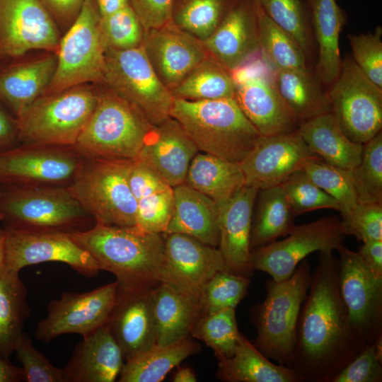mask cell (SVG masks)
Masks as SVG:
<instances>
[{
    "instance_id": "obj_1",
    "label": "cell",
    "mask_w": 382,
    "mask_h": 382,
    "mask_svg": "<svg viewBox=\"0 0 382 382\" xmlns=\"http://www.w3.org/2000/svg\"><path fill=\"white\" fill-rule=\"evenodd\" d=\"M337 274V257L333 252H319L300 311L289 365L303 382H330L364 349L352 330Z\"/></svg>"
},
{
    "instance_id": "obj_2",
    "label": "cell",
    "mask_w": 382,
    "mask_h": 382,
    "mask_svg": "<svg viewBox=\"0 0 382 382\" xmlns=\"http://www.w3.org/2000/svg\"><path fill=\"white\" fill-rule=\"evenodd\" d=\"M69 234L97 261L100 270L116 277L119 286L161 282L165 248L163 233L148 232L136 225L120 226L95 222L88 229Z\"/></svg>"
},
{
    "instance_id": "obj_3",
    "label": "cell",
    "mask_w": 382,
    "mask_h": 382,
    "mask_svg": "<svg viewBox=\"0 0 382 382\" xmlns=\"http://www.w3.org/2000/svg\"><path fill=\"white\" fill-rule=\"evenodd\" d=\"M199 151L240 163L260 136L234 98H175L170 112Z\"/></svg>"
},
{
    "instance_id": "obj_4",
    "label": "cell",
    "mask_w": 382,
    "mask_h": 382,
    "mask_svg": "<svg viewBox=\"0 0 382 382\" xmlns=\"http://www.w3.org/2000/svg\"><path fill=\"white\" fill-rule=\"evenodd\" d=\"M311 267L302 260L292 275L265 284V300L254 306L251 318L257 331L254 345L268 359L289 367L296 342L297 322L311 280Z\"/></svg>"
},
{
    "instance_id": "obj_5",
    "label": "cell",
    "mask_w": 382,
    "mask_h": 382,
    "mask_svg": "<svg viewBox=\"0 0 382 382\" xmlns=\"http://www.w3.org/2000/svg\"><path fill=\"white\" fill-rule=\"evenodd\" d=\"M98 93L94 110L74 146L85 158L137 159L153 125L110 88Z\"/></svg>"
},
{
    "instance_id": "obj_6",
    "label": "cell",
    "mask_w": 382,
    "mask_h": 382,
    "mask_svg": "<svg viewBox=\"0 0 382 382\" xmlns=\"http://www.w3.org/2000/svg\"><path fill=\"white\" fill-rule=\"evenodd\" d=\"M88 84L42 94L16 117L21 144L74 146L98 101Z\"/></svg>"
},
{
    "instance_id": "obj_7",
    "label": "cell",
    "mask_w": 382,
    "mask_h": 382,
    "mask_svg": "<svg viewBox=\"0 0 382 382\" xmlns=\"http://www.w3.org/2000/svg\"><path fill=\"white\" fill-rule=\"evenodd\" d=\"M132 161L84 157L67 187L95 222L136 225L137 203L129 180Z\"/></svg>"
},
{
    "instance_id": "obj_8",
    "label": "cell",
    "mask_w": 382,
    "mask_h": 382,
    "mask_svg": "<svg viewBox=\"0 0 382 382\" xmlns=\"http://www.w3.org/2000/svg\"><path fill=\"white\" fill-rule=\"evenodd\" d=\"M0 215L5 227L65 232L91 228L93 219L67 187L1 185Z\"/></svg>"
},
{
    "instance_id": "obj_9",
    "label": "cell",
    "mask_w": 382,
    "mask_h": 382,
    "mask_svg": "<svg viewBox=\"0 0 382 382\" xmlns=\"http://www.w3.org/2000/svg\"><path fill=\"white\" fill-rule=\"evenodd\" d=\"M103 82L134 106L152 125L170 116L174 98L157 76L142 45L105 51Z\"/></svg>"
},
{
    "instance_id": "obj_10",
    "label": "cell",
    "mask_w": 382,
    "mask_h": 382,
    "mask_svg": "<svg viewBox=\"0 0 382 382\" xmlns=\"http://www.w3.org/2000/svg\"><path fill=\"white\" fill-rule=\"evenodd\" d=\"M100 16L93 0H85L73 24L61 37L54 74L42 94L103 82L105 47Z\"/></svg>"
},
{
    "instance_id": "obj_11",
    "label": "cell",
    "mask_w": 382,
    "mask_h": 382,
    "mask_svg": "<svg viewBox=\"0 0 382 382\" xmlns=\"http://www.w3.org/2000/svg\"><path fill=\"white\" fill-rule=\"evenodd\" d=\"M327 95L330 112L352 141L365 144L382 128V88L371 82L352 58L342 61Z\"/></svg>"
},
{
    "instance_id": "obj_12",
    "label": "cell",
    "mask_w": 382,
    "mask_h": 382,
    "mask_svg": "<svg viewBox=\"0 0 382 382\" xmlns=\"http://www.w3.org/2000/svg\"><path fill=\"white\" fill-rule=\"evenodd\" d=\"M83 158L74 146L17 144L0 151V185L68 187Z\"/></svg>"
},
{
    "instance_id": "obj_13",
    "label": "cell",
    "mask_w": 382,
    "mask_h": 382,
    "mask_svg": "<svg viewBox=\"0 0 382 382\" xmlns=\"http://www.w3.org/2000/svg\"><path fill=\"white\" fill-rule=\"evenodd\" d=\"M288 236L251 251L253 270L269 274L276 282L290 277L299 264L313 252H333L347 236L341 220L327 216L294 226Z\"/></svg>"
},
{
    "instance_id": "obj_14",
    "label": "cell",
    "mask_w": 382,
    "mask_h": 382,
    "mask_svg": "<svg viewBox=\"0 0 382 382\" xmlns=\"http://www.w3.org/2000/svg\"><path fill=\"white\" fill-rule=\"evenodd\" d=\"M338 258V286L352 330L363 347L382 332V278L364 263L357 252L342 244Z\"/></svg>"
},
{
    "instance_id": "obj_15",
    "label": "cell",
    "mask_w": 382,
    "mask_h": 382,
    "mask_svg": "<svg viewBox=\"0 0 382 382\" xmlns=\"http://www.w3.org/2000/svg\"><path fill=\"white\" fill-rule=\"evenodd\" d=\"M4 266L20 272L29 265L46 262L68 265L88 278L100 270L97 261L69 233L54 230H27L4 227Z\"/></svg>"
},
{
    "instance_id": "obj_16",
    "label": "cell",
    "mask_w": 382,
    "mask_h": 382,
    "mask_svg": "<svg viewBox=\"0 0 382 382\" xmlns=\"http://www.w3.org/2000/svg\"><path fill=\"white\" fill-rule=\"evenodd\" d=\"M61 37L41 0H0V65L33 50L57 53Z\"/></svg>"
},
{
    "instance_id": "obj_17",
    "label": "cell",
    "mask_w": 382,
    "mask_h": 382,
    "mask_svg": "<svg viewBox=\"0 0 382 382\" xmlns=\"http://www.w3.org/2000/svg\"><path fill=\"white\" fill-rule=\"evenodd\" d=\"M115 281L86 292H65L50 301L47 314L37 325L35 336L49 342L63 334L86 337L106 324L114 306Z\"/></svg>"
},
{
    "instance_id": "obj_18",
    "label": "cell",
    "mask_w": 382,
    "mask_h": 382,
    "mask_svg": "<svg viewBox=\"0 0 382 382\" xmlns=\"http://www.w3.org/2000/svg\"><path fill=\"white\" fill-rule=\"evenodd\" d=\"M316 157L318 156L311 151L296 130L278 135H260L239 166L245 185L262 190L281 185Z\"/></svg>"
},
{
    "instance_id": "obj_19",
    "label": "cell",
    "mask_w": 382,
    "mask_h": 382,
    "mask_svg": "<svg viewBox=\"0 0 382 382\" xmlns=\"http://www.w3.org/2000/svg\"><path fill=\"white\" fill-rule=\"evenodd\" d=\"M156 285L117 286L115 302L106 325L121 348L125 361L156 344Z\"/></svg>"
},
{
    "instance_id": "obj_20",
    "label": "cell",
    "mask_w": 382,
    "mask_h": 382,
    "mask_svg": "<svg viewBox=\"0 0 382 382\" xmlns=\"http://www.w3.org/2000/svg\"><path fill=\"white\" fill-rule=\"evenodd\" d=\"M142 46L157 76L170 92L209 56L202 42L173 21L145 31Z\"/></svg>"
},
{
    "instance_id": "obj_21",
    "label": "cell",
    "mask_w": 382,
    "mask_h": 382,
    "mask_svg": "<svg viewBox=\"0 0 382 382\" xmlns=\"http://www.w3.org/2000/svg\"><path fill=\"white\" fill-rule=\"evenodd\" d=\"M161 282L195 291L219 271L228 270L217 247L183 233H163Z\"/></svg>"
},
{
    "instance_id": "obj_22",
    "label": "cell",
    "mask_w": 382,
    "mask_h": 382,
    "mask_svg": "<svg viewBox=\"0 0 382 382\" xmlns=\"http://www.w3.org/2000/svg\"><path fill=\"white\" fill-rule=\"evenodd\" d=\"M203 45L229 72L261 54L255 0H236Z\"/></svg>"
},
{
    "instance_id": "obj_23",
    "label": "cell",
    "mask_w": 382,
    "mask_h": 382,
    "mask_svg": "<svg viewBox=\"0 0 382 382\" xmlns=\"http://www.w3.org/2000/svg\"><path fill=\"white\" fill-rule=\"evenodd\" d=\"M259 190L244 185L229 199L218 204L220 250L228 271L250 277V231L253 208Z\"/></svg>"
},
{
    "instance_id": "obj_24",
    "label": "cell",
    "mask_w": 382,
    "mask_h": 382,
    "mask_svg": "<svg viewBox=\"0 0 382 382\" xmlns=\"http://www.w3.org/2000/svg\"><path fill=\"white\" fill-rule=\"evenodd\" d=\"M198 152L180 124L169 117L151 127L135 160L175 187L185 183L190 164Z\"/></svg>"
},
{
    "instance_id": "obj_25",
    "label": "cell",
    "mask_w": 382,
    "mask_h": 382,
    "mask_svg": "<svg viewBox=\"0 0 382 382\" xmlns=\"http://www.w3.org/2000/svg\"><path fill=\"white\" fill-rule=\"evenodd\" d=\"M234 85V99L260 135L297 130L299 122L277 91L273 79L254 76Z\"/></svg>"
},
{
    "instance_id": "obj_26",
    "label": "cell",
    "mask_w": 382,
    "mask_h": 382,
    "mask_svg": "<svg viewBox=\"0 0 382 382\" xmlns=\"http://www.w3.org/2000/svg\"><path fill=\"white\" fill-rule=\"evenodd\" d=\"M23 57L0 65V101L16 117L42 95L57 64L56 52Z\"/></svg>"
},
{
    "instance_id": "obj_27",
    "label": "cell",
    "mask_w": 382,
    "mask_h": 382,
    "mask_svg": "<svg viewBox=\"0 0 382 382\" xmlns=\"http://www.w3.org/2000/svg\"><path fill=\"white\" fill-rule=\"evenodd\" d=\"M122 352L106 324L83 337L63 368L65 382H113L124 365Z\"/></svg>"
},
{
    "instance_id": "obj_28",
    "label": "cell",
    "mask_w": 382,
    "mask_h": 382,
    "mask_svg": "<svg viewBox=\"0 0 382 382\" xmlns=\"http://www.w3.org/2000/svg\"><path fill=\"white\" fill-rule=\"evenodd\" d=\"M202 314L199 291L163 282L156 285V344L168 345L190 336Z\"/></svg>"
},
{
    "instance_id": "obj_29",
    "label": "cell",
    "mask_w": 382,
    "mask_h": 382,
    "mask_svg": "<svg viewBox=\"0 0 382 382\" xmlns=\"http://www.w3.org/2000/svg\"><path fill=\"white\" fill-rule=\"evenodd\" d=\"M129 180L137 203L136 226L164 233L173 213V187L137 160L132 162Z\"/></svg>"
},
{
    "instance_id": "obj_30",
    "label": "cell",
    "mask_w": 382,
    "mask_h": 382,
    "mask_svg": "<svg viewBox=\"0 0 382 382\" xmlns=\"http://www.w3.org/2000/svg\"><path fill=\"white\" fill-rule=\"evenodd\" d=\"M173 213L164 233L186 234L218 248V204L185 183L173 187Z\"/></svg>"
},
{
    "instance_id": "obj_31",
    "label": "cell",
    "mask_w": 382,
    "mask_h": 382,
    "mask_svg": "<svg viewBox=\"0 0 382 382\" xmlns=\"http://www.w3.org/2000/svg\"><path fill=\"white\" fill-rule=\"evenodd\" d=\"M297 131L311 151L330 164L351 170L360 161L363 144L350 140L330 112L299 122Z\"/></svg>"
},
{
    "instance_id": "obj_32",
    "label": "cell",
    "mask_w": 382,
    "mask_h": 382,
    "mask_svg": "<svg viewBox=\"0 0 382 382\" xmlns=\"http://www.w3.org/2000/svg\"><path fill=\"white\" fill-rule=\"evenodd\" d=\"M306 4L318 47L317 76L325 83H332L341 69L339 43L345 13L336 0H307Z\"/></svg>"
},
{
    "instance_id": "obj_33",
    "label": "cell",
    "mask_w": 382,
    "mask_h": 382,
    "mask_svg": "<svg viewBox=\"0 0 382 382\" xmlns=\"http://www.w3.org/2000/svg\"><path fill=\"white\" fill-rule=\"evenodd\" d=\"M216 376L225 382H303L290 367L270 361L243 334L233 356L219 361Z\"/></svg>"
},
{
    "instance_id": "obj_34",
    "label": "cell",
    "mask_w": 382,
    "mask_h": 382,
    "mask_svg": "<svg viewBox=\"0 0 382 382\" xmlns=\"http://www.w3.org/2000/svg\"><path fill=\"white\" fill-rule=\"evenodd\" d=\"M185 183L217 204L229 199L245 185L239 163L203 152L192 160Z\"/></svg>"
},
{
    "instance_id": "obj_35",
    "label": "cell",
    "mask_w": 382,
    "mask_h": 382,
    "mask_svg": "<svg viewBox=\"0 0 382 382\" xmlns=\"http://www.w3.org/2000/svg\"><path fill=\"white\" fill-rule=\"evenodd\" d=\"M199 350L190 336L168 345L154 346L124 364L120 382H159L174 367Z\"/></svg>"
},
{
    "instance_id": "obj_36",
    "label": "cell",
    "mask_w": 382,
    "mask_h": 382,
    "mask_svg": "<svg viewBox=\"0 0 382 382\" xmlns=\"http://www.w3.org/2000/svg\"><path fill=\"white\" fill-rule=\"evenodd\" d=\"M27 289L19 272L5 266L0 268V355L8 359L31 309L27 301Z\"/></svg>"
},
{
    "instance_id": "obj_37",
    "label": "cell",
    "mask_w": 382,
    "mask_h": 382,
    "mask_svg": "<svg viewBox=\"0 0 382 382\" xmlns=\"http://www.w3.org/2000/svg\"><path fill=\"white\" fill-rule=\"evenodd\" d=\"M257 197L250 231L251 251L286 236L295 226L296 216L280 185L259 190Z\"/></svg>"
},
{
    "instance_id": "obj_38",
    "label": "cell",
    "mask_w": 382,
    "mask_h": 382,
    "mask_svg": "<svg viewBox=\"0 0 382 382\" xmlns=\"http://www.w3.org/2000/svg\"><path fill=\"white\" fill-rule=\"evenodd\" d=\"M317 78L308 69L274 71V84L299 122L330 112Z\"/></svg>"
},
{
    "instance_id": "obj_39",
    "label": "cell",
    "mask_w": 382,
    "mask_h": 382,
    "mask_svg": "<svg viewBox=\"0 0 382 382\" xmlns=\"http://www.w3.org/2000/svg\"><path fill=\"white\" fill-rule=\"evenodd\" d=\"M258 41L264 60L273 71L307 69L306 57L297 42L275 24L255 0Z\"/></svg>"
},
{
    "instance_id": "obj_40",
    "label": "cell",
    "mask_w": 382,
    "mask_h": 382,
    "mask_svg": "<svg viewBox=\"0 0 382 382\" xmlns=\"http://www.w3.org/2000/svg\"><path fill=\"white\" fill-rule=\"evenodd\" d=\"M171 93L175 98L187 100L234 98L235 85L229 71L209 55Z\"/></svg>"
},
{
    "instance_id": "obj_41",
    "label": "cell",
    "mask_w": 382,
    "mask_h": 382,
    "mask_svg": "<svg viewBox=\"0 0 382 382\" xmlns=\"http://www.w3.org/2000/svg\"><path fill=\"white\" fill-rule=\"evenodd\" d=\"M236 0H175L172 21L203 42L215 31Z\"/></svg>"
},
{
    "instance_id": "obj_42",
    "label": "cell",
    "mask_w": 382,
    "mask_h": 382,
    "mask_svg": "<svg viewBox=\"0 0 382 382\" xmlns=\"http://www.w3.org/2000/svg\"><path fill=\"white\" fill-rule=\"evenodd\" d=\"M241 335L233 308L202 314L190 334L211 347L219 361L233 356Z\"/></svg>"
},
{
    "instance_id": "obj_43",
    "label": "cell",
    "mask_w": 382,
    "mask_h": 382,
    "mask_svg": "<svg viewBox=\"0 0 382 382\" xmlns=\"http://www.w3.org/2000/svg\"><path fill=\"white\" fill-rule=\"evenodd\" d=\"M262 11L275 24L289 33L308 59L313 39L309 11L302 0H255Z\"/></svg>"
},
{
    "instance_id": "obj_44",
    "label": "cell",
    "mask_w": 382,
    "mask_h": 382,
    "mask_svg": "<svg viewBox=\"0 0 382 382\" xmlns=\"http://www.w3.org/2000/svg\"><path fill=\"white\" fill-rule=\"evenodd\" d=\"M359 204H382V133L363 144L359 163L350 170Z\"/></svg>"
},
{
    "instance_id": "obj_45",
    "label": "cell",
    "mask_w": 382,
    "mask_h": 382,
    "mask_svg": "<svg viewBox=\"0 0 382 382\" xmlns=\"http://www.w3.org/2000/svg\"><path fill=\"white\" fill-rule=\"evenodd\" d=\"M303 170L339 203L342 219L347 218L358 204L350 170L330 164L319 157L308 160Z\"/></svg>"
},
{
    "instance_id": "obj_46",
    "label": "cell",
    "mask_w": 382,
    "mask_h": 382,
    "mask_svg": "<svg viewBox=\"0 0 382 382\" xmlns=\"http://www.w3.org/2000/svg\"><path fill=\"white\" fill-rule=\"evenodd\" d=\"M250 279L228 270L219 271L199 289L202 313L236 308L247 294Z\"/></svg>"
},
{
    "instance_id": "obj_47",
    "label": "cell",
    "mask_w": 382,
    "mask_h": 382,
    "mask_svg": "<svg viewBox=\"0 0 382 382\" xmlns=\"http://www.w3.org/2000/svg\"><path fill=\"white\" fill-rule=\"evenodd\" d=\"M100 30L105 51L138 47L142 45L145 33L130 4L110 16L100 18Z\"/></svg>"
},
{
    "instance_id": "obj_48",
    "label": "cell",
    "mask_w": 382,
    "mask_h": 382,
    "mask_svg": "<svg viewBox=\"0 0 382 382\" xmlns=\"http://www.w3.org/2000/svg\"><path fill=\"white\" fill-rule=\"evenodd\" d=\"M280 185L296 216L321 209L340 211L339 203L319 187L303 170L294 172Z\"/></svg>"
},
{
    "instance_id": "obj_49",
    "label": "cell",
    "mask_w": 382,
    "mask_h": 382,
    "mask_svg": "<svg viewBox=\"0 0 382 382\" xmlns=\"http://www.w3.org/2000/svg\"><path fill=\"white\" fill-rule=\"evenodd\" d=\"M382 28L374 33L349 35L352 59L362 73L375 85L382 88Z\"/></svg>"
},
{
    "instance_id": "obj_50",
    "label": "cell",
    "mask_w": 382,
    "mask_h": 382,
    "mask_svg": "<svg viewBox=\"0 0 382 382\" xmlns=\"http://www.w3.org/2000/svg\"><path fill=\"white\" fill-rule=\"evenodd\" d=\"M382 333L347 364L330 382H381Z\"/></svg>"
},
{
    "instance_id": "obj_51",
    "label": "cell",
    "mask_w": 382,
    "mask_h": 382,
    "mask_svg": "<svg viewBox=\"0 0 382 382\" xmlns=\"http://www.w3.org/2000/svg\"><path fill=\"white\" fill-rule=\"evenodd\" d=\"M21 363L26 382H65L63 369L53 366L33 345L29 335L23 332L15 351Z\"/></svg>"
},
{
    "instance_id": "obj_52",
    "label": "cell",
    "mask_w": 382,
    "mask_h": 382,
    "mask_svg": "<svg viewBox=\"0 0 382 382\" xmlns=\"http://www.w3.org/2000/svg\"><path fill=\"white\" fill-rule=\"evenodd\" d=\"M341 221L346 235H352L362 242L382 240V204L358 203Z\"/></svg>"
},
{
    "instance_id": "obj_53",
    "label": "cell",
    "mask_w": 382,
    "mask_h": 382,
    "mask_svg": "<svg viewBox=\"0 0 382 382\" xmlns=\"http://www.w3.org/2000/svg\"><path fill=\"white\" fill-rule=\"evenodd\" d=\"M175 0H129L145 31L172 21Z\"/></svg>"
},
{
    "instance_id": "obj_54",
    "label": "cell",
    "mask_w": 382,
    "mask_h": 382,
    "mask_svg": "<svg viewBox=\"0 0 382 382\" xmlns=\"http://www.w3.org/2000/svg\"><path fill=\"white\" fill-rule=\"evenodd\" d=\"M41 1L58 28L66 32L78 17L85 0H41Z\"/></svg>"
},
{
    "instance_id": "obj_55",
    "label": "cell",
    "mask_w": 382,
    "mask_h": 382,
    "mask_svg": "<svg viewBox=\"0 0 382 382\" xmlns=\"http://www.w3.org/2000/svg\"><path fill=\"white\" fill-rule=\"evenodd\" d=\"M18 124L16 117L0 101V151L17 145Z\"/></svg>"
},
{
    "instance_id": "obj_56",
    "label": "cell",
    "mask_w": 382,
    "mask_h": 382,
    "mask_svg": "<svg viewBox=\"0 0 382 382\" xmlns=\"http://www.w3.org/2000/svg\"><path fill=\"white\" fill-rule=\"evenodd\" d=\"M357 253L368 267L382 278V240L363 242Z\"/></svg>"
},
{
    "instance_id": "obj_57",
    "label": "cell",
    "mask_w": 382,
    "mask_h": 382,
    "mask_svg": "<svg viewBox=\"0 0 382 382\" xmlns=\"http://www.w3.org/2000/svg\"><path fill=\"white\" fill-rule=\"evenodd\" d=\"M25 381L22 368L13 365L7 358L0 355V382Z\"/></svg>"
},
{
    "instance_id": "obj_58",
    "label": "cell",
    "mask_w": 382,
    "mask_h": 382,
    "mask_svg": "<svg viewBox=\"0 0 382 382\" xmlns=\"http://www.w3.org/2000/svg\"><path fill=\"white\" fill-rule=\"evenodd\" d=\"M100 18L112 14L130 4L129 0H93Z\"/></svg>"
},
{
    "instance_id": "obj_59",
    "label": "cell",
    "mask_w": 382,
    "mask_h": 382,
    "mask_svg": "<svg viewBox=\"0 0 382 382\" xmlns=\"http://www.w3.org/2000/svg\"><path fill=\"white\" fill-rule=\"evenodd\" d=\"M197 381L195 373L188 367L179 369L173 377L174 382H196Z\"/></svg>"
},
{
    "instance_id": "obj_60",
    "label": "cell",
    "mask_w": 382,
    "mask_h": 382,
    "mask_svg": "<svg viewBox=\"0 0 382 382\" xmlns=\"http://www.w3.org/2000/svg\"><path fill=\"white\" fill-rule=\"evenodd\" d=\"M5 258V231L0 226V268L4 265Z\"/></svg>"
},
{
    "instance_id": "obj_61",
    "label": "cell",
    "mask_w": 382,
    "mask_h": 382,
    "mask_svg": "<svg viewBox=\"0 0 382 382\" xmlns=\"http://www.w3.org/2000/svg\"><path fill=\"white\" fill-rule=\"evenodd\" d=\"M1 185H0V192H1ZM2 221V216L1 215H0V222Z\"/></svg>"
}]
</instances>
